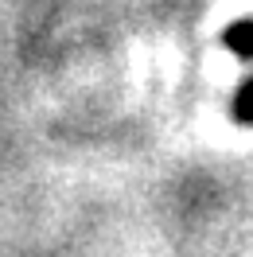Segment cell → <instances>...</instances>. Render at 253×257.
I'll return each mask as SVG.
<instances>
[{"mask_svg": "<svg viewBox=\"0 0 253 257\" xmlns=\"http://www.w3.org/2000/svg\"><path fill=\"white\" fill-rule=\"evenodd\" d=\"M230 117H234L237 125H253V74L237 86L234 101H230Z\"/></svg>", "mask_w": 253, "mask_h": 257, "instance_id": "7a4b0ae2", "label": "cell"}, {"mask_svg": "<svg viewBox=\"0 0 253 257\" xmlns=\"http://www.w3.org/2000/svg\"><path fill=\"white\" fill-rule=\"evenodd\" d=\"M222 43L234 51L237 59H253V20H237V24H230L226 35H222Z\"/></svg>", "mask_w": 253, "mask_h": 257, "instance_id": "6da1fadb", "label": "cell"}]
</instances>
